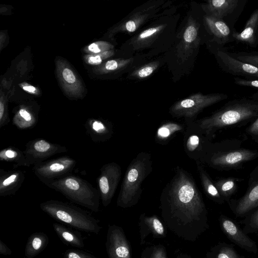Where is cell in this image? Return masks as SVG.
I'll use <instances>...</instances> for the list:
<instances>
[{
  "mask_svg": "<svg viewBox=\"0 0 258 258\" xmlns=\"http://www.w3.org/2000/svg\"><path fill=\"white\" fill-rule=\"evenodd\" d=\"M160 199L162 216L170 229L185 240L196 239L206 208L192 175L177 166Z\"/></svg>",
  "mask_w": 258,
  "mask_h": 258,
  "instance_id": "obj_1",
  "label": "cell"
},
{
  "mask_svg": "<svg viewBox=\"0 0 258 258\" xmlns=\"http://www.w3.org/2000/svg\"><path fill=\"white\" fill-rule=\"evenodd\" d=\"M150 153L141 152L132 161L125 172L117 200V205L126 208L136 205L142 192V184L152 172Z\"/></svg>",
  "mask_w": 258,
  "mask_h": 258,
  "instance_id": "obj_2",
  "label": "cell"
},
{
  "mask_svg": "<svg viewBox=\"0 0 258 258\" xmlns=\"http://www.w3.org/2000/svg\"><path fill=\"white\" fill-rule=\"evenodd\" d=\"M258 115V101L241 98L229 102L212 115L196 122L206 135L215 129L248 119Z\"/></svg>",
  "mask_w": 258,
  "mask_h": 258,
  "instance_id": "obj_3",
  "label": "cell"
},
{
  "mask_svg": "<svg viewBox=\"0 0 258 258\" xmlns=\"http://www.w3.org/2000/svg\"><path fill=\"white\" fill-rule=\"evenodd\" d=\"M44 184L61 193L72 202L95 212L98 210L101 198L99 190L78 176L71 173Z\"/></svg>",
  "mask_w": 258,
  "mask_h": 258,
  "instance_id": "obj_4",
  "label": "cell"
},
{
  "mask_svg": "<svg viewBox=\"0 0 258 258\" xmlns=\"http://www.w3.org/2000/svg\"><path fill=\"white\" fill-rule=\"evenodd\" d=\"M45 212L64 223L84 230L95 231L96 221L82 209L61 201L50 200L40 204Z\"/></svg>",
  "mask_w": 258,
  "mask_h": 258,
  "instance_id": "obj_5",
  "label": "cell"
},
{
  "mask_svg": "<svg viewBox=\"0 0 258 258\" xmlns=\"http://www.w3.org/2000/svg\"><path fill=\"white\" fill-rule=\"evenodd\" d=\"M227 97V95L224 93L207 95L197 93L175 103L171 107L170 112L175 117H183L188 119V123L191 122L193 118L204 108Z\"/></svg>",
  "mask_w": 258,
  "mask_h": 258,
  "instance_id": "obj_6",
  "label": "cell"
},
{
  "mask_svg": "<svg viewBox=\"0 0 258 258\" xmlns=\"http://www.w3.org/2000/svg\"><path fill=\"white\" fill-rule=\"evenodd\" d=\"M77 164L69 156H62L34 165L33 171L42 183L61 178L71 173Z\"/></svg>",
  "mask_w": 258,
  "mask_h": 258,
  "instance_id": "obj_7",
  "label": "cell"
},
{
  "mask_svg": "<svg viewBox=\"0 0 258 258\" xmlns=\"http://www.w3.org/2000/svg\"><path fill=\"white\" fill-rule=\"evenodd\" d=\"M247 0H211L203 6L206 15L222 20L234 28Z\"/></svg>",
  "mask_w": 258,
  "mask_h": 258,
  "instance_id": "obj_8",
  "label": "cell"
},
{
  "mask_svg": "<svg viewBox=\"0 0 258 258\" xmlns=\"http://www.w3.org/2000/svg\"><path fill=\"white\" fill-rule=\"evenodd\" d=\"M120 166L115 162L103 165L96 181L100 198L104 206L108 205L114 196L121 178Z\"/></svg>",
  "mask_w": 258,
  "mask_h": 258,
  "instance_id": "obj_9",
  "label": "cell"
},
{
  "mask_svg": "<svg viewBox=\"0 0 258 258\" xmlns=\"http://www.w3.org/2000/svg\"><path fill=\"white\" fill-rule=\"evenodd\" d=\"M23 151L30 165L45 161L57 154L68 152L66 147L37 138L28 142Z\"/></svg>",
  "mask_w": 258,
  "mask_h": 258,
  "instance_id": "obj_10",
  "label": "cell"
},
{
  "mask_svg": "<svg viewBox=\"0 0 258 258\" xmlns=\"http://www.w3.org/2000/svg\"><path fill=\"white\" fill-rule=\"evenodd\" d=\"M215 56L219 66L224 72L247 79H258V68L235 58L224 49H218Z\"/></svg>",
  "mask_w": 258,
  "mask_h": 258,
  "instance_id": "obj_11",
  "label": "cell"
},
{
  "mask_svg": "<svg viewBox=\"0 0 258 258\" xmlns=\"http://www.w3.org/2000/svg\"><path fill=\"white\" fill-rule=\"evenodd\" d=\"M55 64L58 79L66 93L71 97L81 98L84 87L76 72L64 60L57 59Z\"/></svg>",
  "mask_w": 258,
  "mask_h": 258,
  "instance_id": "obj_12",
  "label": "cell"
},
{
  "mask_svg": "<svg viewBox=\"0 0 258 258\" xmlns=\"http://www.w3.org/2000/svg\"><path fill=\"white\" fill-rule=\"evenodd\" d=\"M204 21L207 28L218 44L225 45L234 41V28L222 20L208 15L205 16Z\"/></svg>",
  "mask_w": 258,
  "mask_h": 258,
  "instance_id": "obj_13",
  "label": "cell"
},
{
  "mask_svg": "<svg viewBox=\"0 0 258 258\" xmlns=\"http://www.w3.org/2000/svg\"><path fill=\"white\" fill-rule=\"evenodd\" d=\"M25 179L24 173L20 170L0 169V196L15 195Z\"/></svg>",
  "mask_w": 258,
  "mask_h": 258,
  "instance_id": "obj_14",
  "label": "cell"
},
{
  "mask_svg": "<svg viewBox=\"0 0 258 258\" xmlns=\"http://www.w3.org/2000/svg\"><path fill=\"white\" fill-rule=\"evenodd\" d=\"M233 37L234 41L251 47L258 45V9L253 11L242 31H234Z\"/></svg>",
  "mask_w": 258,
  "mask_h": 258,
  "instance_id": "obj_15",
  "label": "cell"
},
{
  "mask_svg": "<svg viewBox=\"0 0 258 258\" xmlns=\"http://www.w3.org/2000/svg\"><path fill=\"white\" fill-rule=\"evenodd\" d=\"M84 127L86 133L95 143L106 142L113 134V125L102 119L89 118L86 121Z\"/></svg>",
  "mask_w": 258,
  "mask_h": 258,
  "instance_id": "obj_16",
  "label": "cell"
},
{
  "mask_svg": "<svg viewBox=\"0 0 258 258\" xmlns=\"http://www.w3.org/2000/svg\"><path fill=\"white\" fill-rule=\"evenodd\" d=\"M201 130L196 122L188 123L184 131V146L185 153L191 159L198 161L199 153L202 148Z\"/></svg>",
  "mask_w": 258,
  "mask_h": 258,
  "instance_id": "obj_17",
  "label": "cell"
},
{
  "mask_svg": "<svg viewBox=\"0 0 258 258\" xmlns=\"http://www.w3.org/2000/svg\"><path fill=\"white\" fill-rule=\"evenodd\" d=\"M257 153L249 150H240L220 155H214L210 159L215 166H231L254 158Z\"/></svg>",
  "mask_w": 258,
  "mask_h": 258,
  "instance_id": "obj_18",
  "label": "cell"
},
{
  "mask_svg": "<svg viewBox=\"0 0 258 258\" xmlns=\"http://www.w3.org/2000/svg\"><path fill=\"white\" fill-rule=\"evenodd\" d=\"M109 254L110 258H132L128 243L123 231L119 228L111 231Z\"/></svg>",
  "mask_w": 258,
  "mask_h": 258,
  "instance_id": "obj_19",
  "label": "cell"
},
{
  "mask_svg": "<svg viewBox=\"0 0 258 258\" xmlns=\"http://www.w3.org/2000/svg\"><path fill=\"white\" fill-rule=\"evenodd\" d=\"M223 231L235 243L244 248L254 251L256 245L231 220L223 219L221 222Z\"/></svg>",
  "mask_w": 258,
  "mask_h": 258,
  "instance_id": "obj_20",
  "label": "cell"
},
{
  "mask_svg": "<svg viewBox=\"0 0 258 258\" xmlns=\"http://www.w3.org/2000/svg\"><path fill=\"white\" fill-rule=\"evenodd\" d=\"M38 121L37 113L32 107L21 105L15 111L13 123L17 128L26 130L33 127Z\"/></svg>",
  "mask_w": 258,
  "mask_h": 258,
  "instance_id": "obj_21",
  "label": "cell"
},
{
  "mask_svg": "<svg viewBox=\"0 0 258 258\" xmlns=\"http://www.w3.org/2000/svg\"><path fill=\"white\" fill-rule=\"evenodd\" d=\"M0 160L13 163L14 168L30 166L24 152L16 147L10 146L2 149L0 151Z\"/></svg>",
  "mask_w": 258,
  "mask_h": 258,
  "instance_id": "obj_22",
  "label": "cell"
},
{
  "mask_svg": "<svg viewBox=\"0 0 258 258\" xmlns=\"http://www.w3.org/2000/svg\"><path fill=\"white\" fill-rule=\"evenodd\" d=\"M141 238L144 234L146 235L150 232L154 234L163 236L165 234L164 228L157 216L154 215L150 217L145 216L144 214L141 215L140 217Z\"/></svg>",
  "mask_w": 258,
  "mask_h": 258,
  "instance_id": "obj_23",
  "label": "cell"
},
{
  "mask_svg": "<svg viewBox=\"0 0 258 258\" xmlns=\"http://www.w3.org/2000/svg\"><path fill=\"white\" fill-rule=\"evenodd\" d=\"M258 206V182L239 202L236 208L238 215H242Z\"/></svg>",
  "mask_w": 258,
  "mask_h": 258,
  "instance_id": "obj_24",
  "label": "cell"
},
{
  "mask_svg": "<svg viewBox=\"0 0 258 258\" xmlns=\"http://www.w3.org/2000/svg\"><path fill=\"white\" fill-rule=\"evenodd\" d=\"M185 126L181 124L168 122L161 125L157 130L156 140L159 142L164 143L170 139L176 133L184 132Z\"/></svg>",
  "mask_w": 258,
  "mask_h": 258,
  "instance_id": "obj_25",
  "label": "cell"
},
{
  "mask_svg": "<svg viewBox=\"0 0 258 258\" xmlns=\"http://www.w3.org/2000/svg\"><path fill=\"white\" fill-rule=\"evenodd\" d=\"M202 184L206 193L214 199L220 197V194L215 185L212 182L208 174L199 162H197Z\"/></svg>",
  "mask_w": 258,
  "mask_h": 258,
  "instance_id": "obj_26",
  "label": "cell"
},
{
  "mask_svg": "<svg viewBox=\"0 0 258 258\" xmlns=\"http://www.w3.org/2000/svg\"><path fill=\"white\" fill-rule=\"evenodd\" d=\"M128 59H111L99 66L94 70V72L97 74H103L111 73L118 69H121L131 62Z\"/></svg>",
  "mask_w": 258,
  "mask_h": 258,
  "instance_id": "obj_27",
  "label": "cell"
},
{
  "mask_svg": "<svg viewBox=\"0 0 258 258\" xmlns=\"http://www.w3.org/2000/svg\"><path fill=\"white\" fill-rule=\"evenodd\" d=\"M220 195L223 196L231 195L235 190L236 183L233 178L219 180L215 184Z\"/></svg>",
  "mask_w": 258,
  "mask_h": 258,
  "instance_id": "obj_28",
  "label": "cell"
},
{
  "mask_svg": "<svg viewBox=\"0 0 258 258\" xmlns=\"http://www.w3.org/2000/svg\"><path fill=\"white\" fill-rule=\"evenodd\" d=\"M113 46L110 43L104 41H99L91 43L84 48L86 53L93 54L102 53L112 50Z\"/></svg>",
  "mask_w": 258,
  "mask_h": 258,
  "instance_id": "obj_29",
  "label": "cell"
},
{
  "mask_svg": "<svg viewBox=\"0 0 258 258\" xmlns=\"http://www.w3.org/2000/svg\"><path fill=\"white\" fill-rule=\"evenodd\" d=\"M235 58L250 64L258 68V52L257 51H242L238 52H229Z\"/></svg>",
  "mask_w": 258,
  "mask_h": 258,
  "instance_id": "obj_30",
  "label": "cell"
},
{
  "mask_svg": "<svg viewBox=\"0 0 258 258\" xmlns=\"http://www.w3.org/2000/svg\"><path fill=\"white\" fill-rule=\"evenodd\" d=\"M114 53L112 50L106 51L98 54H88L84 56L85 61L90 65L99 66L104 60L111 57Z\"/></svg>",
  "mask_w": 258,
  "mask_h": 258,
  "instance_id": "obj_31",
  "label": "cell"
},
{
  "mask_svg": "<svg viewBox=\"0 0 258 258\" xmlns=\"http://www.w3.org/2000/svg\"><path fill=\"white\" fill-rule=\"evenodd\" d=\"M10 122L7 107V99L1 91L0 99V128L7 125Z\"/></svg>",
  "mask_w": 258,
  "mask_h": 258,
  "instance_id": "obj_32",
  "label": "cell"
},
{
  "mask_svg": "<svg viewBox=\"0 0 258 258\" xmlns=\"http://www.w3.org/2000/svg\"><path fill=\"white\" fill-rule=\"evenodd\" d=\"M234 82L236 85L238 86L258 89V79H247L234 77Z\"/></svg>",
  "mask_w": 258,
  "mask_h": 258,
  "instance_id": "obj_33",
  "label": "cell"
},
{
  "mask_svg": "<svg viewBox=\"0 0 258 258\" xmlns=\"http://www.w3.org/2000/svg\"><path fill=\"white\" fill-rule=\"evenodd\" d=\"M197 28L192 25L187 26L183 34L184 40L187 43H191L195 41L197 37Z\"/></svg>",
  "mask_w": 258,
  "mask_h": 258,
  "instance_id": "obj_34",
  "label": "cell"
},
{
  "mask_svg": "<svg viewBox=\"0 0 258 258\" xmlns=\"http://www.w3.org/2000/svg\"><path fill=\"white\" fill-rule=\"evenodd\" d=\"M217 258H239V257L234 249L228 247H224L219 251Z\"/></svg>",
  "mask_w": 258,
  "mask_h": 258,
  "instance_id": "obj_35",
  "label": "cell"
},
{
  "mask_svg": "<svg viewBox=\"0 0 258 258\" xmlns=\"http://www.w3.org/2000/svg\"><path fill=\"white\" fill-rule=\"evenodd\" d=\"M155 64L147 65L141 68L136 72V75L139 78H146L151 75L156 69Z\"/></svg>",
  "mask_w": 258,
  "mask_h": 258,
  "instance_id": "obj_36",
  "label": "cell"
},
{
  "mask_svg": "<svg viewBox=\"0 0 258 258\" xmlns=\"http://www.w3.org/2000/svg\"><path fill=\"white\" fill-rule=\"evenodd\" d=\"M162 27V26H160L156 27L150 28L145 30L142 32L139 35V39H145L148 38L149 37L156 34L157 32L159 31L161 29Z\"/></svg>",
  "mask_w": 258,
  "mask_h": 258,
  "instance_id": "obj_37",
  "label": "cell"
},
{
  "mask_svg": "<svg viewBox=\"0 0 258 258\" xmlns=\"http://www.w3.org/2000/svg\"><path fill=\"white\" fill-rule=\"evenodd\" d=\"M19 86L23 89V90L29 93L34 94L35 95H38L40 93L39 90L37 88L27 83L23 82L20 84Z\"/></svg>",
  "mask_w": 258,
  "mask_h": 258,
  "instance_id": "obj_38",
  "label": "cell"
},
{
  "mask_svg": "<svg viewBox=\"0 0 258 258\" xmlns=\"http://www.w3.org/2000/svg\"><path fill=\"white\" fill-rule=\"evenodd\" d=\"M151 258H167L163 247L158 246L155 248L153 250Z\"/></svg>",
  "mask_w": 258,
  "mask_h": 258,
  "instance_id": "obj_39",
  "label": "cell"
},
{
  "mask_svg": "<svg viewBox=\"0 0 258 258\" xmlns=\"http://www.w3.org/2000/svg\"><path fill=\"white\" fill-rule=\"evenodd\" d=\"M137 24L133 20L128 21L125 24V29L129 32H133L137 29Z\"/></svg>",
  "mask_w": 258,
  "mask_h": 258,
  "instance_id": "obj_40",
  "label": "cell"
},
{
  "mask_svg": "<svg viewBox=\"0 0 258 258\" xmlns=\"http://www.w3.org/2000/svg\"><path fill=\"white\" fill-rule=\"evenodd\" d=\"M248 131L250 134L258 135V117L249 127Z\"/></svg>",
  "mask_w": 258,
  "mask_h": 258,
  "instance_id": "obj_41",
  "label": "cell"
},
{
  "mask_svg": "<svg viewBox=\"0 0 258 258\" xmlns=\"http://www.w3.org/2000/svg\"><path fill=\"white\" fill-rule=\"evenodd\" d=\"M61 235L66 241L70 242H74L75 243L77 244L75 240V237L71 233L64 231L62 232Z\"/></svg>",
  "mask_w": 258,
  "mask_h": 258,
  "instance_id": "obj_42",
  "label": "cell"
},
{
  "mask_svg": "<svg viewBox=\"0 0 258 258\" xmlns=\"http://www.w3.org/2000/svg\"><path fill=\"white\" fill-rule=\"evenodd\" d=\"M251 224L253 227L258 229V210L252 215L251 219Z\"/></svg>",
  "mask_w": 258,
  "mask_h": 258,
  "instance_id": "obj_43",
  "label": "cell"
},
{
  "mask_svg": "<svg viewBox=\"0 0 258 258\" xmlns=\"http://www.w3.org/2000/svg\"><path fill=\"white\" fill-rule=\"evenodd\" d=\"M41 240L39 238L35 237L32 241V246L35 250L39 249L41 245Z\"/></svg>",
  "mask_w": 258,
  "mask_h": 258,
  "instance_id": "obj_44",
  "label": "cell"
},
{
  "mask_svg": "<svg viewBox=\"0 0 258 258\" xmlns=\"http://www.w3.org/2000/svg\"><path fill=\"white\" fill-rule=\"evenodd\" d=\"M68 258H82L78 253L74 252H71L68 253Z\"/></svg>",
  "mask_w": 258,
  "mask_h": 258,
  "instance_id": "obj_45",
  "label": "cell"
},
{
  "mask_svg": "<svg viewBox=\"0 0 258 258\" xmlns=\"http://www.w3.org/2000/svg\"><path fill=\"white\" fill-rule=\"evenodd\" d=\"M251 98L258 101V91L253 94L251 97Z\"/></svg>",
  "mask_w": 258,
  "mask_h": 258,
  "instance_id": "obj_46",
  "label": "cell"
},
{
  "mask_svg": "<svg viewBox=\"0 0 258 258\" xmlns=\"http://www.w3.org/2000/svg\"><path fill=\"white\" fill-rule=\"evenodd\" d=\"M143 258H147V257H143Z\"/></svg>",
  "mask_w": 258,
  "mask_h": 258,
  "instance_id": "obj_47",
  "label": "cell"
}]
</instances>
